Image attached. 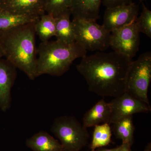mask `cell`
Masks as SVG:
<instances>
[{
    "instance_id": "6da1fadb",
    "label": "cell",
    "mask_w": 151,
    "mask_h": 151,
    "mask_svg": "<svg viewBox=\"0 0 151 151\" xmlns=\"http://www.w3.org/2000/svg\"><path fill=\"white\" fill-rule=\"evenodd\" d=\"M132 59L116 51L97 52L82 58L76 65L90 92L116 98L126 91L127 75Z\"/></svg>"
},
{
    "instance_id": "7a4b0ae2",
    "label": "cell",
    "mask_w": 151,
    "mask_h": 151,
    "mask_svg": "<svg viewBox=\"0 0 151 151\" xmlns=\"http://www.w3.org/2000/svg\"><path fill=\"white\" fill-rule=\"evenodd\" d=\"M35 22L0 33L4 56L31 80L37 77Z\"/></svg>"
},
{
    "instance_id": "3957f363",
    "label": "cell",
    "mask_w": 151,
    "mask_h": 151,
    "mask_svg": "<svg viewBox=\"0 0 151 151\" xmlns=\"http://www.w3.org/2000/svg\"><path fill=\"white\" fill-rule=\"evenodd\" d=\"M37 52V76H60L69 70L76 59L86 55L87 51L76 42L67 44L56 40L42 42Z\"/></svg>"
},
{
    "instance_id": "277c9868",
    "label": "cell",
    "mask_w": 151,
    "mask_h": 151,
    "mask_svg": "<svg viewBox=\"0 0 151 151\" xmlns=\"http://www.w3.org/2000/svg\"><path fill=\"white\" fill-rule=\"evenodd\" d=\"M51 131L60 141L62 151H79L86 145L89 137L87 129L73 116L56 118Z\"/></svg>"
},
{
    "instance_id": "5b68a950",
    "label": "cell",
    "mask_w": 151,
    "mask_h": 151,
    "mask_svg": "<svg viewBox=\"0 0 151 151\" xmlns=\"http://www.w3.org/2000/svg\"><path fill=\"white\" fill-rule=\"evenodd\" d=\"M75 42L86 51H105L110 47L111 32L95 20L73 18Z\"/></svg>"
},
{
    "instance_id": "8992f818",
    "label": "cell",
    "mask_w": 151,
    "mask_h": 151,
    "mask_svg": "<svg viewBox=\"0 0 151 151\" xmlns=\"http://www.w3.org/2000/svg\"><path fill=\"white\" fill-rule=\"evenodd\" d=\"M151 81V53L146 52L132 61L127 75L126 91L150 105L148 92Z\"/></svg>"
},
{
    "instance_id": "52a82bcc",
    "label": "cell",
    "mask_w": 151,
    "mask_h": 151,
    "mask_svg": "<svg viewBox=\"0 0 151 151\" xmlns=\"http://www.w3.org/2000/svg\"><path fill=\"white\" fill-rule=\"evenodd\" d=\"M140 32L136 22L111 32L110 47L132 60L139 48Z\"/></svg>"
},
{
    "instance_id": "ba28073f",
    "label": "cell",
    "mask_w": 151,
    "mask_h": 151,
    "mask_svg": "<svg viewBox=\"0 0 151 151\" xmlns=\"http://www.w3.org/2000/svg\"><path fill=\"white\" fill-rule=\"evenodd\" d=\"M110 103L111 108L110 124L136 113H148L151 111L150 105L126 92L114 98Z\"/></svg>"
},
{
    "instance_id": "9c48e42d",
    "label": "cell",
    "mask_w": 151,
    "mask_h": 151,
    "mask_svg": "<svg viewBox=\"0 0 151 151\" xmlns=\"http://www.w3.org/2000/svg\"><path fill=\"white\" fill-rule=\"evenodd\" d=\"M139 7L136 3L107 8L104 16L103 26L110 32L136 22Z\"/></svg>"
},
{
    "instance_id": "30bf717a",
    "label": "cell",
    "mask_w": 151,
    "mask_h": 151,
    "mask_svg": "<svg viewBox=\"0 0 151 151\" xmlns=\"http://www.w3.org/2000/svg\"><path fill=\"white\" fill-rule=\"evenodd\" d=\"M46 0H0V10L19 15L40 17L45 14Z\"/></svg>"
},
{
    "instance_id": "8fae6325",
    "label": "cell",
    "mask_w": 151,
    "mask_h": 151,
    "mask_svg": "<svg viewBox=\"0 0 151 151\" xmlns=\"http://www.w3.org/2000/svg\"><path fill=\"white\" fill-rule=\"evenodd\" d=\"M16 68L6 59L0 58V108L4 112L11 107V90L16 78Z\"/></svg>"
},
{
    "instance_id": "7c38bea8",
    "label": "cell",
    "mask_w": 151,
    "mask_h": 151,
    "mask_svg": "<svg viewBox=\"0 0 151 151\" xmlns=\"http://www.w3.org/2000/svg\"><path fill=\"white\" fill-rule=\"evenodd\" d=\"M101 2L102 0H71L70 12L74 19L97 21Z\"/></svg>"
},
{
    "instance_id": "4fadbf2b",
    "label": "cell",
    "mask_w": 151,
    "mask_h": 151,
    "mask_svg": "<svg viewBox=\"0 0 151 151\" xmlns=\"http://www.w3.org/2000/svg\"><path fill=\"white\" fill-rule=\"evenodd\" d=\"M111 115L110 103L102 99L84 114L82 125L84 128L87 129L100 124H109Z\"/></svg>"
},
{
    "instance_id": "5bb4252c",
    "label": "cell",
    "mask_w": 151,
    "mask_h": 151,
    "mask_svg": "<svg viewBox=\"0 0 151 151\" xmlns=\"http://www.w3.org/2000/svg\"><path fill=\"white\" fill-rule=\"evenodd\" d=\"M26 144L33 151H62L60 142L48 133L42 131L27 139Z\"/></svg>"
},
{
    "instance_id": "9a60e30c",
    "label": "cell",
    "mask_w": 151,
    "mask_h": 151,
    "mask_svg": "<svg viewBox=\"0 0 151 151\" xmlns=\"http://www.w3.org/2000/svg\"><path fill=\"white\" fill-rule=\"evenodd\" d=\"M71 15L69 11L55 17L56 40L67 44L76 42L73 23L70 20Z\"/></svg>"
},
{
    "instance_id": "2e32d148",
    "label": "cell",
    "mask_w": 151,
    "mask_h": 151,
    "mask_svg": "<svg viewBox=\"0 0 151 151\" xmlns=\"http://www.w3.org/2000/svg\"><path fill=\"white\" fill-rule=\"evenodd\" d=\"M40 17L19 15L0 10V33L35 22Z\"/></svg>"
},
{
    "instance_id": "e0dca14e",
    "label": "cell",
    "mask_w": 151,
    "mask_h": 151,
    "mask_svg": "<svg viewBox=\"0 0 151 151\" xmlns=\"http://www.w3.org/2000/svg\"><path fill=\"white\" fill-rule=\"evenodd\" d=\"M113 124V131L116 137L122 140V142L128 143L132 146L134 142L135 131L133 116L120 119Z\"/></svg>"
},
{
    "instance_id": "ac0fdd59",
    "label": "cell",
    "mask_w": 151,
    "mask_h": 151,
    "mask_svg": "<svg viewBox=\"0 0 151 151\" xmlns=\"http://www.w3.org/2000/svg\"><path fill=\"white\" fill-rule=\"evenodd\" d=\"M35 29L42 42L49 41L55 35V19L47 14L40 17L35 23Z\"/></svg>"
},
{
    "instance_id": "d6986e66",
    "label": "cell",
    "mask_w": 151,
    "mask_h": 151,
    "mask_svg": "<svg viewBox=\"0 0 151 151\" xmlns=\"http://www.w3.org/2000/svg\"><path fill=\"white\" fill-rule=\"evenodd\" d=\"M110 124L109 123H104L94 126L93 137L90 145L91 151L110 144L112 136Z\"/></svg>"
},
{
    "instance_id": "ffe728a7",
    "label": "cell",
    "mask_w": 151,
    "mask_h": 151,
    "mask_svg": "<svg viewBox=\"0 0 151 151\" xmlns=\"http://www.w3.org/2000/svg\"><path fill=\"white\" fill-rule=\"evenodd\" d=\"M71 1V0H46L45 13L56 17L65 12L70 11Z\"/></svg>"
},
{
    "instance_id": "44dd1931",
    "label": "cell",
    "mask_w": 151,
    "mask_h": 151,
    "mask_svg": "<svg viewBox=\"0 0 151 151\" xmlns=\"http://www.w3.org/2000/svg\"><path fill=\"white\" fill-rule=\"evenodd\" d=\"M142 7V11L139 17L136 21L140 32L145 34L149 38H151V11L148 9L143 2L140 0Z\"/></svg>"
},
{
    "instance_id": "7402d4cb",
    "label": "cell",
    "mask_w": 151,
    "mask_h": 151,
    "mask_svg": "<svg viewBox=\"0 0 151 151\" xmlns=\"http://www.w3.org/2000/svg\"><path fill=\"white\" fill-rule=\"evenodd\" d=\"M133 2L132 0H103V5L107 8H113L118 6L129 4Z\"/></svg>"
},
{
    "instance_id": "603a6c76",
    "label": "cell",
    "mask_w": 151,
    "mask_h": 151,
    "mask_svg": "<svg viewBox=\"0 0 151 151\" xmlns=\"http://www.w3.org/2000/svg\"><path fill=\"white\" fill-rule=\"evenodd\" d=\"M132 146L126 142H122L121 145V150L120 151H132L131 150Z\"/></svg>"
},
{
    "instance_id": "cb8c5ba5",
    "label": "cell",
    "mask_w": 151,
    "mask_h": 151,
    "mask_svg": "<svg viewBox=\"0 0 151 151\" xmlns=\"http://www.w3.org/2000/svg\"><path fill=\"white\" fill-rule=\"evenodd\" d=\"M120 150H121V145L112 149L102 148V147L99 148H97V150H94V151H120Z\"/></svg>"
},
{
    "instance_id": "d4e9b609",
    "label": "cell",
    "mask_w": 151,
    "mask_h": 151,
    "mask_svg": "<svg viewBox=\"0 0 151 151\" xmlns=\"http://www.w3.org/2000/svg\"><path fill=\"white\" fill-rule=\"evenodd\" d=\"M144 151H151V144L149 143L147 146Z\"/></svg>"
},
{
    "instance_id": "484cf974",
    "label": "cell",
    "mask_w": 151,
    "mask_h": 151,
    "mask_svg": "<svg viewBox=\"0 0 151 151\" xmlns=\"http://www.w3.org/2000/svg\"><path fill=\"white\" fill-rule=\"evenodd\" d=\"M4 56L2 47L1 43V37H0V58Z\"/></svg>"
},
{
    "instance_id": "4316f807",
    "label": "cell",
    "mask_w": 151,
    "mask_h": 151,
    "mask_svg": "<svg viewBox=\"0 0 151 151\" xmlns=\"http://www.w3.org/2000/svg\"><path fill=\"white\" fill-rule=\"evenodd\" d=\"M142 1H143V0H142Z\"/></svg>"
}]
</instances>
